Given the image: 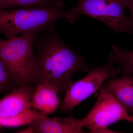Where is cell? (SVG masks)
Returning <instances> with one entry per match:
<instances>
[{
	"label": "cell",
	"instance_id": "obj_1",
	"mask_svg": "<svg viewBox=\"0 0 133 133\" xmlns=\"http://www.w3.org/2000/svg\"><path fill=\"white\" fill-rule=\"evenodd\" d=\"M34 45L35 79L58 94L65 93L74 73L88 72L91 69L78 51L63 41L56 30L55 22L35 34Z\"/></svg>",
	"mask_w": 133,
	"mask_h": 133
},
{
	"label": "cell",
	"instance_id": "obj_2",
	"mask_svg": "<svg viewBox=\"0 0 133 133\" xmlns=\"http://www.w3.org/2000/svg\"><path fill=\"white\" fill-rule=\"evenodd\" d=\"M56 6L47 8H19L0 11V32L6 38L45 30L57 19L65 18L73 23L79 17L71 9L63 11Z\"/></svg>",
	"mask_w": 133,
	"mask_h": 133
},
{
	"label": "cell",
	"instance_id": "obj_3",
	"mask_svg": "<svg viewBox=\"0 0 133 133\" xmlns=\"http://www.w3.org/2000/svg\"><path fill=\"white\" fill-rule=\"evenodd\" d=\"M35 34H23L0 41V60L19 86L35 81Z\"/></svg>",
	"mask_w": 133,
	"mask_h": 133
},
{
	"label": "cell",
	"instance_id": "obj_4",
	"mask_svg": "<svg viewBox=\"0 0 133 133\" xmlns=\"http://www.w3.org/2000/svg\"><path fill=\"white\" fill-rule=\"evenodd\" d=\"M117 63L112 52L106 63L91 69L87 76L71 83L65 91L60 109L63 112L71 111L81 102L100 90L105 81L116 77L122 72V68L116 67Z\"/></svg>",
	"mask_w": 133,
	"mask_h": 133
},
{
	"label": "cell",
	"instance_id": "obj_5",
	"mask_svg": "<svg viewBox=\"0 0 133 133\" xmlns=\"http://www.w3.org/2000/svg\"><path fill=\"white\" fill-rule=\"evenodd\" d=\"M128 0H77L71 9L79 17L87 16L98 20L118 33L128 31L129 19L125 15Z\"/></svg>",
	"mask_w": 133,
	"mask_h": 133
},
{
	"label": "cell",
	"instance_id": "obj_6",
	"mask_svg": "<svg viewBox=\"0 0 133 133\" xmlns=\"http://www.w3.org/2000/svg\"><path fill=\"white\" fill-rule=\"evenodd\" d=\"M99 96L93 107L83 118L85 127L91 133H115L108 127L122 120L131 122L133 117L127 109L104 87L100 89Z\"/></svg>",
	"mask_w": 133,
	"mask_h": 133
},
{
	"label": "cell",
	"instance_id": "obj_7",
	"mask_svg": "<svg viewBox=\"0 0 133 133\" xmlns=\"http://www.w3.org/2000/svg\"><path fill=\"white\" fill-rule=\"evenodd\" d=\"M26 129L18 132L24 133H83L85 127L83 119H77L71 115L68 118L44 116L29 125Z\"/></svg>",
	"mask_w": 133,
	"mask_h": 133
},
{
	"label": "cell",
	"instance_id": "obj_8",
	"mask_svg": "<svg viewBox=\"0 0 133 133\" xmlns=\"http://www.w3.org/2000/svg\"><path fill=\"white\" fill-rule=\"evenodd\" d=\"M35 81L20 86L0 101V118L12 117L32 108L31 97L35 90Z\"/></svg>",
	"mask_w": 133,
	"mask_h": 133
},
{
	"label": "cell",
	"instance_id": "obj_9",
	"mask_svg": "<svg viewBox=\"0 0 133 133\" xmlns=\"http://www.w3.org/2000/svg\"><path fill=\"white\" fill-rule=\"evenodd\" d=\"M102 86L133 115V76L132 74H124L119 78L109 79Z\"/></svg>",
	"mask_w": 133,
	"mask_h": 133
},
{
	"label": "cell",
	"instance_id": "obj_10",
	"mask_svg": "<svg viewBox=\"0 0 133 133\" xmlns=\"http://www.w3.org/2000/svg\"><path fill=\"white\" fill-rule=\"evenodd\" d=\"M35 81V90L31 99L32 108L45 116L54 113L59 106L58 93L54 89L39 83L36 79Z\"/></svg>",
	"mask_w": 133,
	"mask_h": 133
},
{
	"label": "cell",
	"instance_id": "obj_11",
	"mask_svg": "<svg viewBox=\"0 0 133 133\" xmlns=\"http://www.w3.org/2000/svg\"><path fill=\"white\" fill-rule=\"evenodd\" d=\"M62 0H0V9L15 8H47L62 6Z\"/></svg>",
	"mask_w": 133,
	"mask_h": 133
},
{
	"label": "cell",
	"instance_id": "obj_12",
	"mask_svg": "<svg viewBox=\"0 0 133 133\" xmlns=\"http://www.w3.org/2000/svg\"><path fill=\"white\" fill-rule=\"evenodd\" d=\"M45 116L41 112L33 108H30L25 111L12 117L0 118V126L4 127H16L29 125L37 119Z\"/></svg>",
	"mask_w": 133,
	"mask_h": 133
},
{
	"label": "cell",
	"instance_id": "obj_13",
	"mask_svg": "<svg viewBox=\"0 0 133 133\" xmlns=\"http://www.w3.org/2000/svg\"><path fill=\"white\" fill-rule=\"evenodd\" d=\"M111 48L116 62L121 65L123 74H133V50H124L115 44H112Z\"/></svg>",
	"mask_w": 133,
	"mask_h": 133
},
{
	"label": "cell",
	"instance_id": "obj_14",
	"mask_svg": "<svg viewBox=\"0 0 133 133\" xmlns=\"http://www.w3.org/2000/svg\"><path fill=\"white\" fill-rule=\"evenodd\" d=\"M19 86L13 78L8 66L0 60V92H9Z\"/></svg>",
	"mask_w": 133,
	"mask_h": 133
},
{
	"label": "cell",
	"instance_id": "obj_15",
	"mask_svg": "<svg viewBox=\"0 0 133 133\" xmlns=\"http://www.w3.org/2000/svg\"><path fill=\"white\" fill-rule=\"evenodd\" d=\"M127 7L129 9L130 12L129 26L128 33L131 34L133 33V0H128Z\"/></svg>",
	"mask_w": 133,
	"mask_h": 133
},
{
	"label": "cell",
	"instance_id": "obj_16",
	"mask_svg": "<svg viewBox=\"0 0 133 133\" xmlns=\"http://www.w3.org/2000/svg\"><path fill=\"white\" fill-rule=\"evenodd\" d=\"M132 115V117H133V120H132V122H132V124L133 125V115Z\"/></svg>",
	"mask_w": 133,
	"mask_h": 133
}]
</instances>
